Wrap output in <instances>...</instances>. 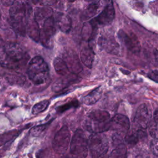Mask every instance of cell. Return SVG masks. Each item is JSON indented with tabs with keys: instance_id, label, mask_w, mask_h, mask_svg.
I'll return each mask as SVG.
<instances>
[{
	"instance_id": "13",
	"label": "cell",
	"mask_w": 158,
	"mask_h": 158,
	"mask_svg": "<svg viewBox=\"0 0 158 158\" xmlns=\"http://www.w3.org/2000/svg\"><path fill=\"white\" fill-rule=\"evenodd\" d=\"M150 114L146 104H141L137 109L135 117L134 123L138 129L146 130L149 123Z\"/></svg>"
},
{
	"instance_id": "1",
	"label": "cell",
	"mask_w": 158,
	"mask_h": 158,
	"mask_svg": "<svg viewBox=\"0 0 158 158\" xmlns=\"http://www.w3.org/2000/svg\"><path fill=\"white\" fill-rule=\"evenodd\" d=\"M2 57L0 58V65L4 67L14 69L20 68L27 64L29 56L19 44L10 42L4 44Z\"/></svg>"
},
{
	"instance_id": "4",
	"label": "cell",
	"mask_w": 158,
	"mask_h": 158,
	"mask_svg": "<svg viewBox=\"0 0 158 158\" xmlns=\"http://www.w3.org/2000/svg\"><path fill=\"white\" fill-rule=\"evenodd\" d=\"M110 117L108 112L96 109L88 115L85 125L86 128L94 133H102L110 129Z\"/></svg>"
},
{
	"instance_id": "16",
	"label": "cell",
	"mask_w": 158,
	"mask_h": 158,
	"mask_svg": "<svg viewBox=\"0 0 158 158\" xmlns=\"http://www.w3.org/2000/svg\"><path fill=\"white\" fill-rule=\"evenodd\" d=\"M78 77L73 74L67 75L57 79L52 85V89L55 92H59L66 88L71 84L78 80Z\"/></svg>"
},
{
	"instance_id": "29",
	"label": "cell",
	"mask_w": 158,
	"mask_h": 158,
	"mask_svg": "<svg viewBox=\"0 0 158 158\" xmlns=\"http://www.w3.org/2000/svg\"><path fill=\"white\" fill-rule=\"evenodd\" d=\"M51 122H49L47 123L40 125H38V126H36V127L32 128L30 131V135H31L33 136H40L41 134H42V133H43L47 129V128Z\"/></svg>"
},
{
	"instance_id": "24",
	"label": "cell",
	"mask_w": 158,
	"mask_h": 158,
	"mask_svg": "<svg viewBox=\"0 0 158 158\" xmlns=\"http://www.w3.org/2000/svg\"><path fill=\"white\" fill-rule=\"evenodd\" d=\"M99 7V4L98 2H93L89 4V6L84 10V12L82 14V19L85 20L93 17L96 14Z\"/></svg>"
},
{
	"instance_id": "10",
	"label": "cell",
	"mask_w": 158,
	"mask_h": 158,
	"mask_svg": "<svg viewBox=\"0 0 158 158\" xmlns=\"http://www.w3.org/2000/svg\"><path fill=\"white\" fill-rule=\"evenodd\" d=\"M62 56L63 60L66 64L70 73L77 75L81 72L83 68L78 56L75 51L69 49L64 52Z\"/></svg>"
},
{
	"instance_id": "25",
	"label": "cell",
	"mask_w": 158,
	"mask_h": 158,
	"mask_svg": "<svg viewBox=\"0 0 158 158\" xmlns=\"http://www.w3.org/2000/svg\"><path fill=\"white\" fill-rule=\"evenodd\" d=\"M19 134V131L17 130H10L2 134H0V146L4 145L7 143L12 141L16 138Z\"/></svg>"
},
{
	"instance_id": "28",
	"label": "cell",
	"mask_w": 158,
	"mask_h": 158,
	"mask_svg": "<svg viewBox=\"0 0 158 158\" xmlns=\"http://www.w3.org/2000/svg\"><path fill=\"white\" fill-rule=\"evenodd\" d=\"M78 105H79V103H78V101L76 99H73V100L70 101L69 102H68L64 104H62V105L57 107L56 109V110L59 113H62V112L66 111L67 110L70 109V108L77 107L78 106Z\"/></svg>"
},
{
	"instance_id": "32",
	"label": "cell",
	"mask_w": 158,
	"mask_h": 158,
	"mask_svg": "<svg viewBox=\"0 0 158 158\" xmlns=\"http://www.w3.org/2000/svg\"><path fill=\"white\" fill-rule=\"evenodd\" d=\"M150 147L151 149L153 152L154 154H155L156 156L157 155V139H154V140H152L151 142V144H150Z\"/></svg>"
},
{
	"instance_id": "36",
	"label": "cell",
	"mask_w": 158,
	"mask_h": 158,
	"mask_svg": "<svg viewBox=\"0 0 158 158\" xmlns=\"http://www.w3.org/2000/svg\"><path fill=\"white\" fill-rule=\"evenodd\" d=\"M0 18H1V11H0Z\"/></svg>"
},
{
	"instance_id": "8",
	"label": "cell",
	"mask_w": 158,
	"mask_h": 158,
	"mask_svg": "<svg viewBox=\"0 0 158 158\" xmlns=\"http://www.w3.org/2000/svg\"><path fill=\"white\" fill-rule=\"evenodd\" d=\"M56 33L55 21L52 17L47 19L43 23V28L40 30V41L47 48L52 47V38Z\"/></svg>"
},
{
	"instance_id": "2",
	"label": "cell",
	"mask_w": 158,
	"mask_h": 158,
	"mask_svg": "<svg viewBox=\"0 0 158 158\" xmlns=\"http://www.w3.org/2000/svg\"><path fill=\"white\" fill-rule=\"evenodd\" d=\"M32 9L31 6L22 1H14L9 9L10 23L16 33L25 36L26 34V24L29 12Z\"/></svg>"
},
{
	"instance_id": "26",
	"label": "cell",
	"mask_w": 158,
	"mask_h": 158,
	"mask_svg": "<svg viewBox=\"0 0 158 158\" xmlns=\"http://www.w3.org/2000/svg\"><path fill=\"white\" fill-rule=\"evenodd\" d=\"M139 138V136L138 130H132L126 134L125 141L130 146H134L138 142Z\"/></svg>"
},
{
	"instance_id": "34",
	"label": "cell",
	"mask_w": 158,
	"mask_h": 158,
	"mask_svg": "<svg viewBox=\"0 0 158 158\" xmlns=\"http://www.w3.org/2000/svg\"><path fill=\"white\" fill-rule=\"evenodd\" d=\"M1 2L6 6H12L14 2V1H2Z\"/></svg>"
},
{
	"instance_id": "15",
	"label": "cell",
	"mask_w": 158,
	"mask_h": 158,
	"mask_svg": "<svg viewBox=\"0 0 158 158\" xmlns=\"http://www.w3.org/2000/svg\"><path fill=\"white\" fill-rule=\"evenodd\" d=\"M26 33L35 41L38 42L40 41V29L39 25L34 19L32 10H30L28 15L26 24Z\"/></svg>"
},
{
	"instance_id": "9",
	"label": "cell",
	"mask_w": 158,
	"mask_h": 158,
	"mask_svg": "<svg viewBox=\"0 0 158 158\" xmlns=\"http://www.w3.org/2000/svg\"><path fill=\"white\" fill-rule=\"evenodd\" d=\"M115 17V10L112 2L107 4L102 12L89 23L92 26L98 28V27H104L110 24Z\"/></svg>"
},
{
	"instance_id": "7",
	"label": "cell",
	"mask_w": 158,
	"mask_h": 158,
	"mask_svg": "<svg viewBox=\"0 0 158 158\" xmlns=\"http://www.w3.org/2000/svg\"><path fill=\"white\" fill-rule=\"evenodd\" d=\"M70 139V133L66 126H63L55 135L52 147L56 152L63 154L67 151Z\"/></svg>"
},
{
	"instance_id": "27",
	"label": "cell",
	"mask_w": 158,
	"mask_h": 158,
	"mask_svg": "<svg viewBox=\"0 0 158 158\" xmlns=\"http://www.w3.org/2000/svg\"><path fill=\"white\" fill-rule=\"evenodd\" d=\"M49 104V101L48 99L43 100L40 102L36 103L32 108V114L34 115L38 114L44 111Z\"/></svg>"
},
{
	"instance_id": "33",
	"label": "cell",
	"mask_w": 158,
	"mask_h": 158,
	"mask_svg": "<svg viewBox=\"0 0 158 158\" xmlns=\"http://www.w3.org/2000/svg\"><path fill=\"white\" fill-rule=\"evenodd\" d=\"M151 74V76H149V77L152 79V80H154L156 82H157V70H155L154 71H153L151 73H150Z\"/></svg>"
},
{
	"instance_id": "21",
	"label": "cell",
	"mask_w": 158,
	"mask_h": 158,
	"mask_svg": "<svg viewBox=\"0 0 158 158\" xmlns=\"http://www.w3.org/2000/svg\"><path fill=\"white\" fill-rule=\"evenodd\" d=\"M53 65L56 72L62 76H66L70 73L66 64L62 59L60 57H56L53 62Z\"/></svg>"
},
{
	"instance_id": "12",
	"label": "cell",
	"mask_w": 158,
	"mask_h": 158,
	"mask_svg": "<svg viewBox=\"0 0 158 158\" xmlns=\"http://www.w3.org/2000/svg\"><path fill=\"white\" fill-rule=\"evenodd\" d=\"M118 37L125 47L132 52L138 53L140 51L139 42L135 34L128 35L122 30H120L118 31Z\"/></svg>"
},
{
	"instance_id": "30",
	"label": "cell",
	"mask_w": 158,
	"mask_h": 158,
	"mask_svg": "<svg viewBox=\"0 0 158 158\" xmlns=\"http://www.w3.org/2000/svg\"><path fill=\"white\" fill-rule=\"evenodd\" d=\"M8 81L12 83H15L17 85L20 84H23L25 78L22 75H9L7 78Z\"/></svg>"
},
{
	"instance_id": "23",
	"label": "cell",
	"mask_w": 158,
	"mask_h": 158,
	"mask_svg": "<svg viewBox=\"0 0 158 158\" xmlns=\"http://www.w3.org/2000/svg\"><path fill=\"white\" fill-rule=\"evenodd\" d=\"M127 149L126 146L123 143L116 146L111 152L108 158H127Z\"/></svg>"
},
{
	"instance_id": "19",
	"label": "cell",
	"mask_w": 158,
	"mask_h": 158,
	"mask_svg": "<svg viewBox=\"0 0 158 158\" xmlns=\"http://www.w3.org/2000/svg\"><path fill=\"white\" fill-rule=\"evenodd\" d=\"M52 10L49 7H36L34 10L33 17L38 24L39 22H42V20L44 22L47 19L52 17Z\"/></svg>"
},
{
	"instance_id": "31",
	"label": "cell",
	"mask_w": 158,
	"mask_h": 158,
	"mask_svg": "<svg viewBox=\"0 0 158 158\" xmlns=\"http://www.w3.org/2000/svg\"><path fill=\"white\" fill-rule=\"evenodd\" d=\"M148 127L149 128V134L154 139H157V122L153 120L149 123Z\"/></svg>"
},
{
	"instance_id": "14",
	"label": "cell",
	"mask_w": 158,
	"mask_h": 158,
	"mask_svg": "<svg viewBox=\"0 0 158 158\" xmlns=\"http://www.w3.org/2000/svg\"><path fill=\"white\" fill-rule=\"evenodd\" d=\"M98 43L109 53L117 55L120 52V46L112 35H102L100 38Z\"/></svg>"
},
{
	"instance_id": "3",
	"label": "cell",
	"mask_w": 158,
	"mask_h": 158,
	"mask_svg": "<svg viewBox=\"0 0 158 158\" xmlns=\"http://www.w3.org/2000/svg\"><path fill=\"white\" fill-rule=\"evenodd\" d=\"M27 74L34 84L41 85L48 80L49 69L47 63L41 56H35L28 64Z\"/></svg>"
},
{
	"instance_id": "11",
	"label": "cell",
	"mask_w": 158,
	"mask_h": 158,
	"mask_svg": "<svg viewBox=\"0 0 158 158\" xmlns=\"http://www.w3.org/2000/svg\"><path fill=\"white\" fill-rule=\"evenodd\" d=\"M110 129L116 131V133L123 135L127 133L130 129V122L128 117L122 114H116L110 118Z\"/></svg>"
},
{
	"instance_id": "5",
	"label": "cell",
	"mask_w": 158,
	"mask_h": 158,
	"mask_svg": "<svg viewBox=\"0 0 158 158\" xmlns=\"http://www.w3.org/2000/svg\"><path fill=\"white\" fill-rule=\"evenodd\" d=\"M88 141L85 134L81 129L75 131L70 148V154L67 158H86L88 154Z\"/></svg>"
},
{
	"instance_id": "18",
	"label": "cell",
	"mask_w": 158,
	"mask_h": 158,
	"mask_svg": "<svg viewBox=\"0 0 158 158\" xmlns=\"http://www.w3.org/2000/svg\"><path fill=\"white\" fill-rule=\"evenodd\" d=\"M80 58L83 64L88 68H91L94 58L93 49L88 46H84L80 52Z\"/></svg>"
},
{
	"instance_id": "22",
	"label": "cell",
	"mask_w": 158,
	"mask_h": 158,
	"mask_svg": "<svg viewBox=\"0 0 158 158\" xmlns=\"http://www.w3.org/2000/svg\"><path fill=\"white\" fill-rule=\"evenodd\" d=\"M96 29L97 28L92 26L89 22L85 23L81 30L82 38L86 41L90 40L93 38V35L95 34L94 32Z\"/></svg>"
},
{
	"instance_id": "6",
	"label": "cell",
	"mask_w": 158,
	"mask_h": 158,
	"mask_svg": "<svg viewBox=\"0 0 158 158\" xmlns=\"http://www.w3.org/2000/svg\"><path fill=\"white\" fill-rule=\"evenodd\" d=\"M88 144L91 158H104L109 149L106 136L102 133H94L89 138Z\"/></svg>"
},
{
	"instance_id": "17",
	"label": "cell",
	"mask_w": 158,
	"mask_h": 158,
	"mask_svg": "<svg viewBox=\"0 0 158 158\" xmlns=\"http://www.w3.org/2000/svg\"><path fill=\"white\" fill-rule=\"evenodd\" d=\"M56 22L62 31L68 33L70 31L72 26V21L67 15L61 12H57L56 15Z\"/></svg>"
},
{
	"instance_id": "20",
	"label": "cell",
	"mask_w": 158,
	"mask_h": 158,
	"mask_svg": "<svg viewBox=\"0 0 158 158\" xmlns=\"http://www.w3.org/2000/svg\"><path fill=\"white\" fill-rule=\"evenodd\" d=\"M102 93V88L98 87L89 92L88 94L84 96L82 98V101L85 104L91 105L96 103L101 97Z\"/></svg>"
},
{
	"instance_id": "35",
	"label": "cell",
	"mask_w": 158,
	"mask_h": 158,
	"mask_svg": "<svg viewBox=\"0 0 158 158\" xmlns=\"http://www.w3.org/2000/svg\"><path fill=\"white\" fill-rule=\"evenodd\" d=\"M4 46V41H3L2 38H1V35H0V49H3Z\"/></svg>"
}]
</instances>
